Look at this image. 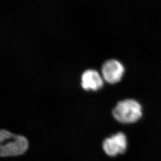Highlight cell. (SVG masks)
<instances>
[{
	"label": "cell",
	"instance_id": "cell-4",
	"mask_svg": "<svg viewBox=\"0 0 161 161\" xmlns=\"http://www.w3.org/2000/svg\"><path fill=\"white\" fill-rule=\"evenodd\" d=\"M125 73L123 64L116 59H109L102 65V74L107 82L114 84L120 81Z\"/></svg>",
	"mask_w": 161,
	"mask_h": 161
},
{
	"label": "cell",
	"instance_id": "cell-1",
	"mask_svg": "<svg viewBox=\"0 0 161 161\" xmlns=\"http://www.w3.org/2000/svg\"><path fill=\"white\" fill-rule=\"evenodd\" d=\"M28 147V142L23 136L15 135L2 129L0 131V155L14 157L23 154Z\"/></svg>",
	"mask_w": 161,
	"mask_h": 161
},
{
	"label": "cell",
	"instance_id": "cell-5",
	"mask_svg": "<svg viewBox=\"0 0 161 161\" xmlns=\"http://www.w3.org/2000/svg\"><path fill=\"white\" fill-rule=\"evenodd\" d=\"M81 85L85 90L97 91L102 88L103 81L98 72L93 69H89L82 74Z\"/></svg>",
	"mask_w": 161,
	"mask_h": 161
},
{
	"label": "cell",
	"instance_id": "cell-3",
	"mask_svg": "<svg viewBox=\"0 0 161 161\" xmlns=\"http://www.w3.org/2000/svg\"><path fill=\"white\" fill-rule=\"evenodd\" d=\"M127 147V139L125 134L118 132L108 138L103 143L105 153L110 157H115L125 152Z\"/></svg>",
	"mask_w": 161,
	"mask_h": 161
},
{
	"label": "cell",
	"instance_id": "cell-2",
	"mask_svg": "<svg viewBox=\"0 0 161 161\" xmlns=\"http://www.w3.org/2000/svg\"><path fill=\"white\" fill-rule=\"evenodd\" d=\"M113 115L120 123H135L142 118V108L140 103L134 99H125L116 105Z\"/></svg>",
	"mask_w": 161,
	"mask_h": 161
}]
</instances>
